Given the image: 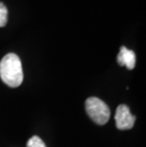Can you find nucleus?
<instances>
[{
    "instance_id": "nucleus-3",
    "label": "nucleus",
    "mask_w": 146,
    "mask_h": 147,
    "mask_svg": "<svg viewBox=\"0 0 146 147\" xmlns=\"http://www.w3.org/2000/svg\"><path fill=\"white\" fill-rule=\"evenodd\" d=\"M116 126L120 130H128L134 126L136 117L131 114L130 109L125 105H120L118 106L116 114H115Z\"/></svg>"
},
{
    "instance_id": "nucleus-5",
    "label": "nucleus",
    "mask_w": 146,
    "mask_h": 147,
    "mask_svg": "<svg viewBox=\"0 0 146 147\" xmlns=\"http://www.w3.org/2000/svg\"><path fill=\"white\" fill-rule=\"evenodd\" d=\"M8 22V10L6 6L0 2V28L6 26Z\"/></svg>"
},
{
    "instance_id": "nucleus-1",
    "label": "nucleus",
    "mask_w": 146,
    "mask_h": 147,
    "mask_svg": "<svg viewBox=\"0 0 146 147\" xmlns=\"http://www.w3.org/2000/svg\"><path fill=\"white\" fill-rule=\"evenodd\" d=\"M0 77L10 87H18L23 83V68L21 60L14 53L5 55L0 62Z\"/></svg>"
},
{
    "instance_id": "nucleus-4",
    "label": "nucleus",
    "mask_w": 146,
    "mask_h": 147,
    "mask_svg": "<svg viewBox=\"0 0 146 147\" xmlns=\"http://www.w3.org/2000/svg\"><path fill=\"white\" fill-rule=\"evenodd\" d=\"M118 64L120 65H124L128 69H133L136 65V54L131 49H126L125 47H122L117 57Z\"/></svg>"
},
{
    "instance_id": "nucleus-6",
    "label": "nucleus",
    "mask_w": 146,
    "mask_h": 147,
    "mask_svg": "<svg viewBox=\"0 0 146 147\" xmlns=\"http://www.w3.org/2000/svg\"><path fill=\"white\" fill-rule=\"evenodd\" d=\"M27 147H46L45 142L40 139L38 136H33L29 140L27 143Z\"/></svg>"
},
{
    "instance_id": "nucleus-2",
    "label": "nucleus",
    "mask_w": 146,
    "mask_h": 147,
    "mask_svg": "<svg viewBox=\"0 0 146 147\" xmlns=\"http://www.w3.org/2000/svg\"><path fill=\"white\" fill-rule=\"evenodd\" d=\"M85 109L90 119L99 125H104L109 121V107L104 102L97 97H90L86 100Z\"/></svg>"
}]
</instances>
